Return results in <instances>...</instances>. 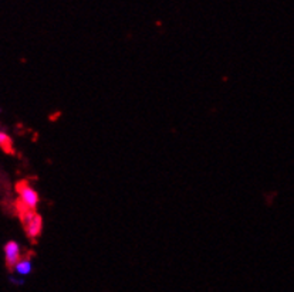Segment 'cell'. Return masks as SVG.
I'll return each mask as SVG.
<instances>
[{
	"label": "cell",
	"instance_id": "obj_1",
	"mask_svg": "<svg viewBox=\"0 0 294 292\" xmlns=\"http://www.w3.org/2000/svg\"><path fill=\"white\" fill-rule=\"evenodd\" d=\"M19 217L22 221L23 230L30 240H36L43 231V218L37 210H27L19 207Z\"/></svg>",
	"mask_w": 294,
	"mask_h": 292
},
{
	"label": "cell",
	"instance_id": "obj_6",
	"mask_svg": "<svg viewBox=\"0 0 294 292\" xmlns=\"http://www.w3.org/2000/svg\"><path fill=\"white\" fill-rule=\"evenodd\" d=\"M10 281L16 285H22L23 282H24V279H23L22 277H12L10 278Z\"/></svg>",
	"mask_w": 294,
	"mask_h": 292
},
{
	"label": "cell",
	"instance_id": "obj_5",
	"mask_svg": "<svg viewBox=\"0 0 294 292\" xmlns=\"http://www.w3.org/2000/svg\"><path fill=\"white\" fill-rule=\"evenodd\" d=\"M0 146L5 150H12V138L5 129L0 128Z\"/></svg>",
	"mask_w": 294,
	"mask_h": 292
},
{
	"label": "cell",
	"instance_id": "obj_3",
	"mask_svg": "<svg viewBox=\"0 0 294 292\" xmlns=\"http://www.w3.org/2000/svg\"><path fill=\"white\" fill-rule=\"evenodd\" d=\"M3 253H5V262L9 268H13L17 262L22 260V247L17 241H8L3 247Z\"/></svg>",
	"mask_w": 294,
	"mask_h": 292
},
{
	"label": "cell",
	"instance_id": "obj_4",
	"mask_svg": "<svg viewBox=\"0 0 294 292\" xmlns=\"http://www.w3.org/2000/svg\"><path fill=\"white\" fill-rule=\"evenodd\" d=\"M12 270L15 271V274L17 277H27V275H30L31 271H33V260L29 258V257H22V260L17 262Z\"/></svg>",
	"mask_w": 294,
	"mask_h": 292
},
{
	"label": "cell",
	"instance_id": "obj_2",
	"mask_svg": "<svg viewBox=\"0 0 294 292\" xmlns=\"http://www.w3.org/2000/svg\"><path fill=\"white\" fill-rule=\"evenodd\" d=\"M17 195H19L20 207L27 210H37L40 204V195L27 182H22L17 185Z\"/></svg>",
	"mask_w": 294,
	"mask_h": 292
}]
</instances>
